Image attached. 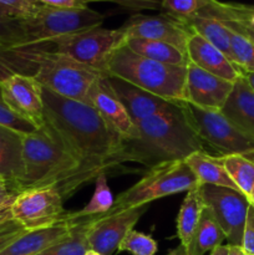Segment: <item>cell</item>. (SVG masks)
Wrapping results in <instances>:
<instances>
[{
	"mask_svg": "<svg viewBox=\"0 0 254 255\" xmlns=\"http://www.w3.org/2000/svg\"><path fill=\"white\" fill-rule=\"evenodd\" d=\"M228 255H248L244 252L241 246H229L228 244Z\"/></svg>",
	"mask_w": 254,
	"mask_h": 255,
	"instance_id": "60d3db41",
	"label": "cell"
},
{
	"mask_svg": "<svg viewBox=\"0 0 254 255\" xmlns=\"http://www.w3.org/2000/svg\"><path fill=\"white\" fill-rule=\"evenodd\" d=\"M112 1L134 10H161V0H112Z\"/></svg>",
	"mask_w": 254,
	"mask_h": 255,
	"instance_id": "8d00e7d4",
	"label": "cell"
},
{
	"mask_svg": "<svg viewBox=\"0 0 254 255\" xmlns=\"http://www.w3.org/2000/svg\"><path fill=\"white\" fill-rule=\"evenodd\" d=\"M226 234L214 218L211 209L204 206L194 238V255H204L226 241Z\"/></svg>",
	"mask_w": 254,
	"mask_h": 255,
	"instance_id": "484cf974",
	"label": "cell"
},
{
	"mask_svg": "<svg viewBox=\"0 0 254 255\" xmlns=\"http://www.w3.org/2000/svg\"><path fill=\"white\" fill-rule=\"evenodd\" d=\"M209 4V0H161V10L179 20L191 19Z\"/></svg>",
	"mask_w": 254,
	"mask_h": 255,
	"instance_id": "4dcf8cb0",
	"label": "cell"
},
{
	"mask_svg": "<svg viewBox=\"0 0 254 255\" xmlns=\"http://www.w3.org/2000/svg\"><path fill=\"white\" fill-rule=\"evenodd\" d=\"M242 76L248 82L249 86L254 90V71H242Z\"/></svg>",
	"mask_w": 254,
	"mask_h": 255,
	"instance_id": "b9f144b4",
	"label": "cell"
},
{
	"mask_svg": "<svg viewBox=\"0 0 254 255\" xmlns=\"http://www.w3.org/2000/svg\"><path fill=\"white\" fill-rule=\"evenodd\" d=\"M157 242L151 236L137 231H131L122 243L120 244L119 252H127L132 255H154L157 253Z\"/></svg>",
	"mask_w": 254,
	"mask_h": 255,
	"instance_id": "1f68e13d",
	"label": "cell"
},
{
	"mask_svg": "<svg viewBox=\"0 0 254 255\" xmlns=\"http://www.w3.org/2000/svg\"><path fill=\"white\" fill-rule=\"evenodd\" d=\"M148 206L132 207L109 217L95 216L87 233L89 248L101 255H114L119 252L120 244L129 232L133 231Z\"/></svg>",
	"mask_w": 254,
	"mask_h": 255,
	"instance_id": "8fae6325",
	"label": "cell"
},
{
	"mask_svg": "<svg viewBox=\"0 0 254 255\" xmlns=\"http://www.w3.org/2000/svg\"><path fill=\"white\" fill-rule=\"evenodd\" d=\"M44 121L57 132L80 163L79 184L96 179L122 163V137L96 109L42 87Z\"/></svg>",
	"mask_w": 254,
	"mask_h": 255,
	"instance_id": "6da1fadb",
	"label": "cell"
},
{
	"mask_svg": "<svg viewBox=\"0 0 254 255\" xmlns=\"http://www.w3.org/2000/svg\"><path fill=\"white\" fill-rule=\"evenodd\" d=\"M2 99L7 106L37 127L44 124L42 86L29 75L10 74L0 80Z\"/></svg>",
	"mask_w": 254,
	"mask_h": 255,
	"instance_id": "4fadbf2b",
	"label": "cell"
},
{
	"mask_svg": "<svg viewBox=\"0 0 254 255\" xmlns=\"http://www.w3.org/2000/svg\"><path fill=\"white\" fill-rule=\"evenodd\" d=\"M106 15L89 6L62 9L42 4L31 16L22 17L21 24L27 46H40L60 37L100 27Z\"/></svg>",
	"mask_w": 254,
	"mask_h": 255,
	"instance_id": "8992f818",
	"label": "cell"
},
{
	"mask_svg": "<svg viewBox=\"0 0 254 255\" xmlns=\"http://www.w3.org/2000/svg\"><path fill=\"white\" fill-rule=\"evenodd\" d=\"M203 208L201 184H198L187 192L177 218V234L181 241V246L186 248L188 255H194V238Z\"/></svg>",
	"mask_w": 254,
	"mask_h": 255,
	"instance_id": "44dd1931",
	"label": "cell"
},
{
	"mask_svg": "<svg viewBox=\"0 0 254 255\" xmlns=\"http://www.w3.org/2000/svg\"><path fill=\"white\" fill-rule=\"evenodd\" d=\"M120 29L128 37L156 40L167 42L187 54V42L193 30L184 20L176 19L167 14L132 15Z\"/></svg>",
	"mask_w": 254,
	"mask_h": 255,
	"instance_id": "7c38bea8",
	"label": "cell"
},
{
	"mask_svg": "<svg viewBox=\"0 0 254 255\" xmlns=\"http://www.w3.org/2000/svg\"><path fill=\"white\" fill-rule=\"evenodd\" d=\"M19 193L20 191L17 189V187L15 184L0 179V206L6 203L10 199L15 198Z\"/></svg>",
	"mask_w": 254,
	"mask_h": 255,
	"instance_id": "f35d334b",
	"label": "cell"
},
{
	"mask_svg": "<svg viewBox=\"0 0 254 255\" xmlns=\"http://www.w3.org/2000/svg\"><path fill=\"white\" fill-rule=\"evenodd\" d=\"M198 184L196 176L186 161L166 162L148 168L139 181L115 198L112 208L102 216L109 217L132 207L149 204L163 197L188 192Z\"/></svg>",
	"mask_w": 254,
	"mask_h": 255,
	"instance_id": "5b68a950",
	"label": "cell"
},
{
	"mask_svg": "<svg viewBox=\"0 0 254 255\" xmlns=\"http://www.w3.org/2000/svg\"><path fill=\"white\" fill-rule=\"evenodd\" d=\"M166 255H188V253H187L186 248H184L183 246H181V244H179L177 248H174L173 251H171L168 254H166Z\"/></svg>",
	"mask_w": 254,
	"mask_h": 255,
	"instance_id": "ee69618b",
	"label": "cell"
},
{
	"mask_svg": "<svg viewBox=\"0 0 254 255\" xmlns=\"http://www.w3.org/2000/svg\"><path fill=\"white\" fill-rule=\"evenodd\" d=\"M41 6L40 0H0V11L17 19L31 16Z\"/></svg>",
	"mask_w": 254,
	"mask_h": 255,
	"instance_id": "836d02e7",
	"label": "cell"
},
{
	"mask_svg": "<svg viewBox=\"0 0 254 255\" xmlns=\"http://www.w3.org/2000/svg\"><path fill=\"white\" fill-rule=\"evenodd\" d=\"M0 125L5 127H9V128L11 129H15V131L20 132V133L22 134L31 133V132L36 131V129L39 128L36 125L27 121V120L22 119L21 116L15 114V112L7 106L5 100L2 99L1 87H0Z\"/></svg>",
	"mask_w": 254,
	"mask_h": 255,
	"instance_id": "d6a6232c",
	"label": "cell"
},
{
	"mask_svg": "<svg viewBox=\"0 0 254 255\" xmlns=\"http://www.w3.org/2000/svg\"><path fill=\"white\" fill-rule=\"evenodd\" d=\"M232 61L242 71H254V37L229 29Z\"/></svg>",
	"mask_w": 254,
	"mask_h": 255,
	"instance_id": "f1b7e54d",
	"label": "cell"
},
{
	"mask_svg": "<svg viewBox=\"0 0 254 255\" xmlns=\"http://www.w3.org/2000/svg\"><path fill=\"white\" fill-rule=\"evenodd\" d=\"M94 217L76 218V224L72 227L67 236L47 247L37 255H85L90 249L87 243V233Z\"/></svg>",
	"mask_w": 254,
	"mask_h": 255,
	"instance_id": "d4e9b609",
	"label": "cell"
},
{
	"mask_svg": "<svg viewBox=\"0 0 254 255\" xmlns=\"http://www.w3.org/2000/svg\"><path fill=\"white\" fill-rule=\"evenodd\" d=\"M12 218L26 231L46 228L66 218L64 197L56 186L27 188L15 197L11 204Z\"/></svg>",
	"mask_w": 254,
	"mask_h": 255,
	"instance_id": "9c48e42d",
	"label": "cell"
},
{
	"mask_svg": "<svg viewBox=\"0 0 254 255\" xmlns=\"http://www.w3.org/2000/svg\"><path fill=\"white\" fill-rule=\"evenodd\" d=\"M126 40V34L120 27L104 29L100 26L52 40L49 44L54 46L51 51L104 72L107 60Z\"/></svg>",
	"mask_w": 254,
	"mask_h": 255,
	"instance_id": "ba28073f",
	"label": "cell"
},
{
	"mask_svg": "<svg viewBox=\"0 0 254 255\" xmlns=\"http://www.w3.org/2000/svg\"><path fill=\"white\" fill-rule=\"evenodd\" d=\"M85 255H101V254H99V253H97V252L89 249V251H87L86 253H85Z\"/></svg>",
	"mask_w": 254,
	"mask_h": 255,
	"instance_id": "7dc6e473",
	"label": "cell"
},
{
	"mask_svg": "<svg viewBox=\"0 0 254 255\" xmlns=\"http://www.w3.org/2000/svg\"><path fill=\"white\" fill-rule=\"evenodd\" d=\"M226 171L237 188L248 197L254 186V158L243 154L222 157Z\"/></svg>",
	"mask_w": 254,
	"mask_h": 255,
	"instance_id": "4316f807",
	"label": "cell"
},
{
	"mask_svg": "<svg viewBox=\"0 0 254 255\" xmlns=\"http://www.w3.org/2000/svg\"><path fill=\"white\" fill-rule=\"evenodd\" d=\"M204 144L186 116L183 102L134 124L133 132L122 139V163L152 168L166 162L184 161Z\"/></svg>",
	"mask_w": 254,
	"mask_h": 255,
	"instance_id": "7a4b0ae2",
	"label": "cell"
},
{
	"mask_svg": "<svg viewBox=\"0 0 254 255\" xmlns=\"http://www.w3.org/2000/svg\"><path fill=\"white\" fill-rule=\"evenodd\" d=\"M252 22H253V25H254V16H253V19H252Z\"/></svg>",
	"mask_w": 254,
	"mask_h": 255,
	"instance_id": "c3c4849f",
	"label": "cell"
},
{
	"mask_svg": "<svg viewBox=\"0 0 254 255\" xmlns=\"http://www.w3.org/2000/svg\"><path fill=\"white\" fill-rule=\"evenodd\" d=\"M184 161L192 169L199 184H211V186L238 189L224 168L223 159L221 156H213L207 153L206 151H197L187 157Z\"/></svg>",
	"mask_w": 254,
	"mask_h": 255,
	"instance_id": "7402d4cb",
	"label": "cell"
},
{
	"mask_svg": "<svg viewBox=\"0 0 254 255\" xmlns=\"http://www.w3.org/2000/svg\"><path fill=\"white\" fill-rule=\"evenodd\" d=\"M24 134L0 125V179L15 184L20 191L24 178Z\"/></svg>",
	"mask_w": 254,
	"mask_h": 255,
	"instance_id": "ffe728a7",
	"label": "cell"
},
{
	"mask_svg": "<svg viewBox=\"0 0 254 255\" xmlns=\"http://www.w3.org/2000/svg\"><path fill=\"white\" fill-rule=\"evenodd\" d=\"M76 218H72L71 212L66 218L46 228L27 231L19 238L9 244L0 252V255H37L42 251L56 243L61 238L70 233L72 227L76 224Z\"/></svg>",
	"mask_w": 254,
	"mask_h": 255,
	"instance_id": "ac0fdd59",
	"label": "cell"
},
{
	"mask_svg": "<svg viewBox=\"0 0 254 255\" xmlns=\"http://www.w3.org/2000/svg\"><path fill=\"white\" fill-rule=\"evenodd\" d=\"M105 74L172 102H184L187 67L153 61L132 51L124 44L107 60Z\"/></svg>",
	"mask_w": 254,
	"mask_h": 255,
	"instance_id": "277c9868",
	"label": "cell"
},
{
	"mask_svg": "<svg viewBox=\"0 0 254 255\" xmlns=\"http://www.w3.org/2000/svg\"><path fill=\"white\" fill-rule=\"evenodd\" d=\"M203 203L211 209L214 218L223 229L229 246H241L244 224L251 206L247 196L238 189L201 184Z\"/></svg>",
	"mask_w": 254,
	"mask_h": 255,
	"instance_id": "30bf717a",
	"label": "cell"
},
{
	"mask_svg": "<svg viewBox=\"0 0 254 255\" xmlns=\"http://www.w3.org/2000/svg\"><path fill=\"white\" fill-rule=\"evenodd\" d=\"M184 21L189 25V27L193 30V32L198 34L199 36L207 40L209 44H212L217 49L221 50L232 61L229 30L223 22L214 19V17L203 14H197L194 16H192L191 19L184 20Z\"/></svg>",
	"mask_w": 254,
	"mask_h": 255,
	"instance_id": "cb8c5ba5",
	"label": "cell"
},
{
	"mask_svg": "<svg viewBox=\"0 0 254 255\" xmlns=\"http://www.w3.org/2000/svg\"><path fill=\"white\" fill-rule=\"evenodd\" d=\"M27 46L21 19L7 16L0 11V52Z\"/></svg>",
	"mask_w": 254,
	"mask_h": 255,
	"instance_id": "f546056e",
	"label": "cell"
},
{
	"mask_svg": "<svg viewBox=\"0 0 254 255\" xmlns=\"http://www.w3.org/2000/svg\"><path fill=\"white\" fill-rule=\"evenodd\" d=\"M89 105L96 109L102 119L122 137V139L131 136L134 128L133 121L129 119L124 105L112 91L105 72L100 74L99 79L92 86L89 96Z\"/></svg>",
	"mask_w": 254,
	"mask_h": 255,
	"instance_id": "2e32d148",
	"label": "cell"
},
{
	"mask_svg": "<svg viewBox=\"0 0 254 255\" xmlns=\"http://www.w3.org/2000/svg\"><path fill=\"white\" fill-rule=\"evenodd\" d=\"M188 121L204 146L217 156L243 154L254 158V139L237 128L221 111H211L183 102Z\"/></svg>",
	"mask_w": 254,
	"mask_h": 255,
	"instance_id": "52a82bcc",
	"label": "cell"
},
{
	"mask_svg": "<svg viewBox=\"0 0 254 255\" xmlns=\"http://www.w3.org/2000/svg\"><path fill=\"white\" fill-rule=\"evenodd\" d=\"M221 112L237 128L254 139V90L243 76L233 84Z\"/></svg>",
	"mask_w": 254,
	"mask_h": 255,
	"instance_id": "d6986e66",
	"label": "cell"
},
{
	"mask_svg": "<svg viewBox=\"0 0 254 255\" xmlns=\"http://www.w3.org/2000/svg\"><path fill=\"white\" fill-rule=\"evenodd\" d=\"M106 76L112 91L124 105L125 110L128 114L129 119L133 121V124L167 111L176 104H178V102H172L156 96V95L139 89V87L116 76H111L107 74Z\"/></svg>",
	"mask_w": 254,
	"mask_h": 255,
	"instance_id": "9a60e30c",
	"label": "cell"
},
{
	"mask_svg": "<svg viewBox=\"0 0 254 255\" xmlns=\"http://www.w3.org/2000/svg\"><path fill=\"white\" fill-rule=\"evenodd\" d=\"M125 44L136 54L153 60V61L162 62V64L187 67L189 62L186 52L167 42L128 37Z\"/></svg>",
	"mask_w": 254,
	"mask_h": 255,
	"instance_id": "603a6c76",
	"label": "cell"
},
{
	"mask_svg": "<svg viewBox=\"0 0 254 255\" xmlns=\"http://www.w3.org/2000/svg\"><path fill=\"white\" fill-rule=\"evenodd\" d=\"M242 248L248 255H254V206L251 204L247 213L246 224H244L243 241Z\"/></svg>",
	"mask_w": 254,
	"mask_h": 255,
	"instance_id": "d590c367",
	"label": "cell"
},
{
	"mask_svg": "<svg viewBox=\"0 0 254 255\" xmlns=\"http://www.w3.org/2000/svg\"><path fill=\"white\" fill-rule=\"evenodd\" d=\"M187 56L189 62L196 66L233 84L242 76V70L227 55L196 32L189 36L187 42Z\"/></svg>",
	"mask_w": 254,
	"mask_h": 255,
	"instance_id": "e0dca14e",
	"label": "cell"
},
{
	"mask_svg": "<svg viewBox=\"0 0 254 255\" xmlns=\"http://www.w3.org/2000/svg\"><path fill=\"white\" fill-rule=\"evenodd\" d=\"M9 75H10V72L7 71V70L5 69L4 66H2V65H1V62H0V80L5 79V77H6V76H9Z\"/></svg>",
	"mask_w": 254,
	"mask_h": 255,
	"instance_id": "f6af8a7d",
	"label": "cell"
},
{
	"mask_svg": "<svg viewBox=\"0 0 254 255\" xmlns=\"http://www.w3.org/2000/svg\"><path fill=\"white\" fill-rule=\"evenodd\" d=\"M15 198L10 199L7 201L6 203H4L2 206H0V223L5 221H9V219L12 218V214H11V204L14 202Z\"/></svg>",
	"mask_w": 254,
	"mask_h": 255,
	"instance_id": "ab89813d",
	"label": "cell"
},
{
	"mask_svg": "<svg viewBox=\"0 0 254 255\" xmlns=\"http://www.w3.org/2000/svg\"><path fill=\"white\" fill-rule=\"evenodd\" d=\"M114 202L115 198L107 183V174L100 173L95 179V191L90 202L81 211L71 212V217L72 218H85V217L102 216L112 208Z\"/></svg>",
	"mask_w": 254,
	"mask_h": 255,
	"instance_id": "83f0119b",
	"label": "cell"
},
{
	"mask_svg": "<svg viewBox=\"0 0 254 255\" xmlns=\"http://www.w3.org/2000/svg\"><path fill=\"white\" fill-rule=\"evenodd\" d=\"M24 178L20 192L27 188L56 186L64 199L79 188L80 163L61 137L47 122L22 139Z\"/></svg>",
	"mask_w": 254,
	"mask_h": 255,
	"instance_id": "3957f363",
	"label": "cell"
},
{
	"mask_svg": "<svg viewBox=\"0 0 254 255\" xmlns=\"http://www.w3.org/2000/svg\"><path fill=\"white\" fill-rule=\"evenodd\" d=\"M233 90V82L204 71L192 62L187 65L184 99L187 104L211 111H221Z\"/></svg>",
	"mask_w": 254,
	"mask_h": 255,
	"instance_id": "5bb4252c",
	"label": "cell"
},
{
	"mask_svg": "<svg viewBox=\"0 0 254 255\" xmlns=\"http://www.w3.org/2000/svg\"><path fill=\"white\" fill-rule=\"evenodd\" d=\"M247 198H248L249 203H251V204H253V206H254V186H253V188H252L251 193H249V196L247 197Z\"/></svg>",
	"mask_w": 254,
	"mask_h": 255,
	"instance_id": "bcb514c9",
	"label": "cell"
},
{
	"mask_svg": "<svg viewBox=\"0 0 254 255\" xmlns=\"http://www.w3.org/2000/svg\"><path fill=\"white\" fill-rule=\"evenodd\" d=\"M211 255H228V244L227 246H219L211 252Z\"/></svg>",
	"mask_w": 254,
	"mask_h": 255,
	"instance_id": "7bdbcfd3",
	"label": "cell"
},
{
	"mask_svg": "<svg viewBox=\"0 0 254 255\" xmlns=\"http://www.w3.org/2000/svg\"><path fill=\"white\" fill-rule=\"evenodd\" d=\"M26 232V229L14 218L0 223V252Z\"/></svg>",
	"mask_w": 254,
	"mask_h": 255,
	"instance_id": "e575fe53",
	"label": "cell"
},
{
	"mask_svg": "<svg viewBox=\"0 0 254 255\" xmlns=\"http://www.w3.org/2000/svg\"><path fill=\"white\" fill-rule=\"evenodd\" d=\"M40 2L44 5H47V6L70 9V7L87 6L89 0H40Z\"/></svg>",
	"mask_w": 254,
	"mask_h": 255,
	"instance_id": "74e56055",
	"label": "cell"
}]
</instances>
